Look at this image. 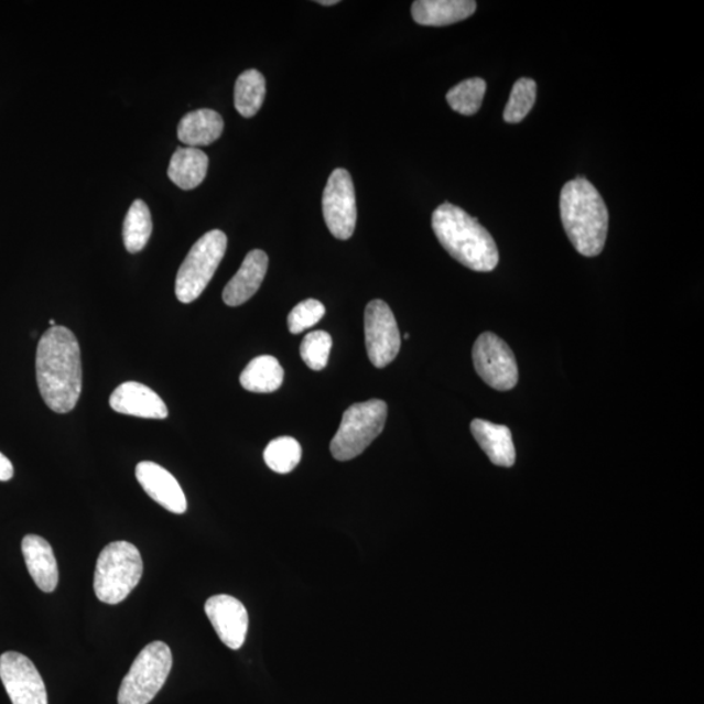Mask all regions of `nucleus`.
Instances as JSON below:
<instances>
[{
	"mask_svg": "<svg viewBox=\"0 0 704 704\" xmlns=\"http://www.w3.org/2000/svg\"><path fill=\"white\" fill-rule=\"evenodd\" d=\"M40 393L56 414L76 408L83 388L80 346L73 332L53 326L41 337L35 355Z\"/></svg>",
	"mask_w": 704,
	"mask_h": 704,
	"instance_id": "obj_1",
	"label": "nucleus"
},
{
	"mask_svg": "<svg viewBox=\"0 0 704 704\" xmlns=\"http://www.w3.org/2000/svg\"><path fill=\"white\" fill-rule=\"evenodd\" d=\"M432 229L441 246L475 272H492L499 264V250L492 235L464 209L445 203L433 213Z\"/></svg>",
	"mask_w": 704,
	"mask_h": 704,
	"instance_id": "obj_2",
	"label": "nucleus"
},
{
	"mask_svg": "<svg viewBox=\"0 0 704 704\" xmlns=\"http://www.w3.org/2000/svg\"><path fill=\"white\" fill-rule=\"evenodd\" d=\"M561 220L575 250L586 258L600 254L608 234V209L599 192L585 177L567 182L561 191Z\"/></svg>",
	"mask_w": 704,
	"mask_h": 704,
	"instance_id": "obj_3",
	"label": "nucleus"
},
{
	"mask_svg": "<svg viewBox=\"0 0 704 704\" xmlns=\"http://www.w3.org/2000/svg\"><path fill=\"white\" fill-rule=\"evenodd\" d=\"M141 554L137 546L128 542H113L104 548L97 560L95 593L98 600L106 604L122 603L142 577Z\"/></svg>",
	"mask_w": 704,
	"mask_h": 704,
	"instance_id": "obj_4",
	"label": "nucleus"
},
{
	"mask_svg": "<svg viewBox=\"0 0 704 704\" xmlns=\"http://www.w3.org/2000/svg\"><path fill=\"white\" fill-rule=\"evenodd\" d=\"M387 416V403L380 400L355 403L348 408L331 443L333 457L340 462L357 458L380 436Z\"/></svg>",
	"mask_w": 704,
	"mask_h": 704,
	"instance_id": "obj_5",
	"label": "nucleus"
},
{
	"mask_svg": "<svg viewBox=\"0 0 704 704\" xmlns=\"http://www.w3.org/2000/svg\"><path fill=\"white\" fill-rule=\"evenodd\" d=\"M173 668V653L163 642H153L134 659L118 693L119 704H149L159 694Z\"/></svg>",
	"mask_w": 704,
	"mask_h": 704,
	"instance_id": "obj_6",
	"label": "nucleus"
},
{
	"mask_svg": "<svg viewBox=\"0 0 704 704\" xmlns=\"http://www.w3.org/2000/svg\"><path fill=\"white\" fill-rule=\"evenodd\" d=\"M226 250L227 237L220 230L206 232L192 246L176 275L175 294L180 302H195L204 293L225 258Z\"/></svg>",
	"mask_w": 704,
	"mask_h": 704,
	"instance_id": "obj_7",
	"label": "nucleus"
},
{
	"mask_svg": "<svg viewBox=\"0 0 704 704\" xmlns=\"http://www.w3.org/2000/svg\"><path fill=\"white\" fill-rule=\"evenodd\" d=\"M476 373L490 388L508 391L518 383V366L513 351L494 333H483L473 348Z\"/></svg>",
	"mask_w": 704,
	"mask_h": 704,
	"instance_id": "obj_8",
	"label": "nucleus"
},
{
	"mask_svg": "<svg viewBox=\"0 0 704 704\" xmlns=\"http://www.w3.org/2000/svg\"><path fill=\"white\" fill-rule=\"evenodd\" d=\"M323 213L326 226L334 237L347 240L357 226V198L350 173L336 169L329 176L323 195Z\"/></svg>",
	"mask_w": 704,
	"mask_h": 704,
	"instance_id": "obj_9",
	"label": "nucleus"
},
{
	"mask_svg": "<svg viewBox=\"0 0 704 704\" xmlns=\"http://www.w3.org/2000/svg\"><path fill=\"white\" fill-rule=\"evenodd\" d=\"M365 333L368 358L377 368L390 365L401 350V334L389 305L383 302L368 303L365 313Z\"/></svg>",
	"mask_w": 704,
	"mask_h": 704,
	"instance_id": "obj_10",
	"label": "nucleus"
},
{
	"mask_svg": "<svg viewBox=\"0 0 704 704\" xmlns=\"http://www.w3.org/2000/svg\"><path fill=\"white\" fill-rule=\"evenodd\" d=\"M0 680L12 704H48L44 680L31 659L19 652L0 657Z\"/></svg>",
	"mask_w": 704,
	"mask_h": 704,
	"instance_id": "obj_11",
	"label": "nucleus"
},
{
	"mask_svg": "<svg viewBox=\"0 0 704 704\" xmlns=\"http://www.w3.org/2000/svg\"><path fill=\"white\" fill-rule=\"evenodd\" d=\"M205 614L220 641L231 650H239L246 642L248 611L243 604L230 595L212 596L205 603Z\"/></svg>",
	"mask_w": 704,
	"mask_h": 704,
	"instance_id": "obj_12",
	"label": "nucleus"
},
{
	"mask_svg": "<svg viewBox=\"0 0 704 704\" xmlns=\"http://www.w3.org/2000/svg\"><path fill=\"white\" fill-rule=\"evenodd\" d=\"M137 479L147 495L162 508L174 515L187 511V499L172 474L154 462H140L137 466Z\"/></svg>",
	"mask_w": 704,
	"mask_h": 704,
	"instance_id": "obj_13",
	"label": "nucleus"
},
{
	"mask_svg": "<svg viewBox=\"0 0 704 704\" xmlns=\"http://www.w3.org/2000/svg\"><path fill=\"white\" fill-rule=\"evenodd\" d=\"M110 407L119 414L144 419H166L169 410L154 390L137 381L119 386L110 397Z\"/></svg>",
	"mask_w": 704,
	"mask_h": 704,
	"instance_id": "obj_14",
	"label": "nucleus"
},
{
	"mask_svg": "<svg viewBox=\"0 0 704 704\" xmlns=\"http://www.w3.org/2000/svg\"><path fill=\"white\" fill-rule=\"evenodd\" d=\"M268 254L261 250H253L246 256L238 273L235 274L224 290V302L230 307L245 304L258 293L268 272Z\"/></svg>",
	"mask_w": 704,
	"mask_h": 704,
	"instance_id": "obj_15",
	"label": "nucleus"
},
{
	"mask_svg": "<svg viewBox=\"0 0 704 704\" xmlns=\"http://www.w3.org/2000/svg\"><path fill=\"white\" fill-rule=\"evenodd\" d=\"M21 550L35 585L41 592L53 593L58 586L59 571L52 545L39 535H26Z\"/></svg>",
	"mask_w": 704,
	"mask_h": 704,
	"instance_id": "obj_16",
	"label": "nucleus"
},
{
	"mask_svg": "<svg viewBox=\"0 0 704 704\" xmlns=\"http://www.w3.org/2000/svg\"><path fill=\"white\" fill-rule=\"evenodd\" d=\"M472 432L494 465L511 467L516 464L513 436L507 425L475 419L472 423Z\"/></svg>",
	"mask_w": 704,
	"mask_h": 704,
	"instance_id": "obj_17",
	"label": "nucleus"
},
{
	"mask_svg": "<svg viewBox=\"0 0 704 704\" xmlns=\"http://www.w3.org/2000/svg\"><path fill=\"white\" fill-rule=\"evenodd\" d=\"M474 0H418L412 3V19L425 26H444L459 23L474 15Z\"/></svg>",
	"mask_w": 704,
	"mask_h": 704,
	"instance_id": "obj_18",
	"label": "nucleus"
},
{
	"mask_svg": "<svg viewBox=\"0 0 704 704\" xmlns=\"http://www.w3.org/2000/svg\"><path fill=\"white\" fill-rule=\"evenodd\" d=\"M224 119L215 110L201 109L186 113L177 126V138L189 148L210 145L223 134Z\"/></svg>",
	"mask_w": 704,
	"mask_h": 704,
	"instance_id": "obj_19",
	"label": "nucleus"
},
{
	"mask_svg": "<svg viewBox=\"0 0 704 704\" xmlns=\"http://www.w3.org/2000/svg\"><path fill=\"white\" fill-rule=\"evenodd\" d=\"M209 159L201 149L177 148L169 165V177L175 186L189 191L204 182L208 173Z\"/></svg>",
	"mask_w": 704,
	"mask_h": 704,
	"instance_id": "obj_20",
	"label": "nucleus"
},
{
	"mask_svg": "<svg viewBox=\"0 0 704 704\" xmlns=\"http://www.w3.org/2000/svg\"><path fill=\"white\" fill-rule=\"evenodd\" d=\"M283 368L280 361L270 355L254 358L240 375V383L252 393H273L283 382Z\"/></svg>",
	"mask_w": 704,
	"mask_h": 704,
	"instance_id": "obj_21",
	"label": "nucleus"
},
{
	"mask_svg": "<svg viewBox=\"0 0 704 704\" xmlns=\"http://www.w3.org/2000/svg\"><path fill=\"white\" fill-rule=\"evenodd\" d=\"M266 77L258 69H248L235 83L234 104L241 117L252 118L264 104Z\"/></svg>",
	"mask_w": 704,
	"mask_h": 704,
	"instance_id": "obj_22",
	"label": "nucleus"
},
{
	"mask_svg": "<svg viewBox=\"0 0 704 704\" xmlns=\"http://www.w3.org/2000/svg\"><path fill=\"white\" fill-rule=\"evenodd\" d=\"M153 231L151 210L142 201L133 202L128 210L123 225V241L126 250L139 253L144 250Z\"/></svg>",
	"mask_w": 704,
	"mask_h": 704,
	"instance_id": "obj_23",
	"label": "nucleus"
},
{
	"mask_svg": "<svg viewBox=\"0 0 704 704\" xmlns=\"http://www.w3.org/2000/svg\"><path fill=\"white\" fill-rule=\"evenodd\" d=\"M486 90L487 84L483 78H468L450 90V94L446 95V101L454 111L462 113V116H474L481 108Z\"/></svg>",
	"mask_w": 704,
	"mask_h": 704,
	"instance_id": "obj_24",
	"label": "nucleus"
},
{
	"mask_svg": "<svg viewBox=\"0 0 704 704\" xmlns=\"http://www.w3.org/2000/svg\"><path fill=\"white\" fill-rule=\"evenodd\" d=\"M302 459V446L293 437H279L269 443L264 452L267 466L277 474H289Z\"/></svg>",
	"mask_w": 704,
	"mask_h": 704,
	"instance_id": "obj_25",
	"label": "nucleus"
},
{
	"mask_svg": "<svg viewBox=\"0 0 704 704\" xmlns=\"http://www.w3.org/2000/svg\"><path fill=\"white\" fill-rule=\"evenodd\" d=\"M537 101V83L532 78H519L503 111V120L507 123H519L529 116Z\"/></svg>",
	"mask_w": 704,
	"mask_h": 704,
	"instance_id": "obj_26",
	"label": "nucleus"
},
{
	"mask_svg": "<svg viewBox=\"0 0 704 704\" xmlns=\"http://www.w3.org/2000/svg\"><path fill=\"white\" fill-rule=\"evenodd\" d=\"M333 339L329 333L316 331L308 333L301 345V357L312 371H323L328 366Z\"/></svg>",
	"mask_w": 704,
	"mask_h": 704,
	"instance_id": "obj_27",
	"label": "nucleus"
},
{
	"mask_svg": "<svg viewBox=\"0 0 704 704\" xmlns=\"http://www.w3.org/2000/svg\"><path fill=\"white\" fill-rule=\"evenodd\" d=\"M324 315V304L316 301V299H307V301L299 303L296 307L290 312L288 318L289 329L293 334H301L312 328V326H315Z\"/></svg>",
	"mask_w": 704,
	"mask_h": 704,
	"instance_id": "obj_28",
	"label": "nucleus"
},
{
	"mask_svg": "<svg viewBox=\"0 0 704 704\" xmlns=\"http://www.w3.org/2000/svg\"><path fill=\"white\" fill-rule=\"evenodd\" d=\"M13 476V466L11 461L0 453V481H9Z\"/></svg>",
	"mask_w": 704,
	"mask_h": 704,
	"instance_id": "obj_29",
	"label": "nucleus"
},
{
	"mask_svg": "<svg viewBox=\"0 0 704 704\" xmlns=\"http://www.w3.org/2000/svg\"><path fill=\"white\" fill-rule=\"evenodd\" d=\"M318 4L322 6H334L337 4V0H319V2H317Z\"/></svg>",
	"mask_w": 704,
	"mask_h": 704,
	"instance_id": "obj_30",
	"label": "nucleus"
},
{
	"mask_svg": "<svg viewBox=\"0 0 704 704\" xmlns=\"http://www.w3.org/2000/svg\"><path fill=\"white\" fill-rule=\"evenodd\" d=\"M48 324H50V326H52V328H53V326H56L54 319H50Z\"/></svg>",
	"mask_w": 704,
	"mask_h": 704,
	"instance_id": "obj_31",
	"label": "nucleus"
}]
</instances>
